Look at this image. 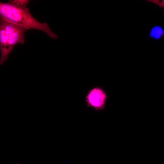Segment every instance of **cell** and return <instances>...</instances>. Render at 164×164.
<instances>
[{
	"label": "cell",
	"mask_w": 164,
	"mask_h": 164,
	"mask_svg": "<svg viewBox=\"0 0 164 164\" xmlns=\"http://www.w3.org/2000/svg\"><path fill=\"white\" fill-rule=\"evenodd\" d=\"M106 98L105 92L99 88L92 89L87 97L88 106L97 110L103 109L104 107Z\"/></svg>",
	"instance_id": "cell-3"
},
{
	"label": "cell",
	"mask_w": 164,
	"mask_h": 164,
	"mask_svg": "<svg viewBox=\"0 0 164 164\" xmlns=\"http://www.w3.org/2000/svg\"><path fill=\"white\" fill-rule=\"evenodd\" d=\"M164 35V30L160 26L155 25L150 29L148 36L150 39L158 41L161 39Z\"/></svg>",
	"instance_id": "cell-4"
},
{
	"label": "cell",
	"mask_w": 164,
	"mask_h": 164,
	"mask_svg": "<svg viewBox=\"0 0 164 164\" xmlns=\"http://www.w3.org/2000/svg\"><path fill=\"white\" fill-rule=\"evenodd\" d=\"M25 28L8 21L0 16V64L7 60L14 46L18 43L23 44Z\"/></svg>",
	"instance_id": "cell-2"
},
{
	"label": "cell",
	"mask_w": 164,
	"mask_h": 164,
	"mask_svg": "<svg viewBox=\"0 0 164 164\" xmlns=\"http://www.w3.org/2000/svg\"><path fill=\"white\" fill-rule=\"evenodd\" d=\"M146 1L156 4L160 8H164V0H146Z\"/></svg>",
	"instance_id": "cell-5"
},
{
	"label": "cell",
	"mask_w": 164,
	"mask_h": 164,
	"mask_svg": "<svg viewBox=\"0 0 164 164\" xmlns=\"http://www.w3.org/2000/svg\"><path fill=\"white\" fill-rule=\"evenodd\" d=\"M28 1L10 0L7 3L0 2V16L26 29H36L46 33L54 39L58 36L53 33L46 23L39 22L33 17L26 5Z\"/></svg>",
	"instance_id": "cell-1"
}]
</instances>
